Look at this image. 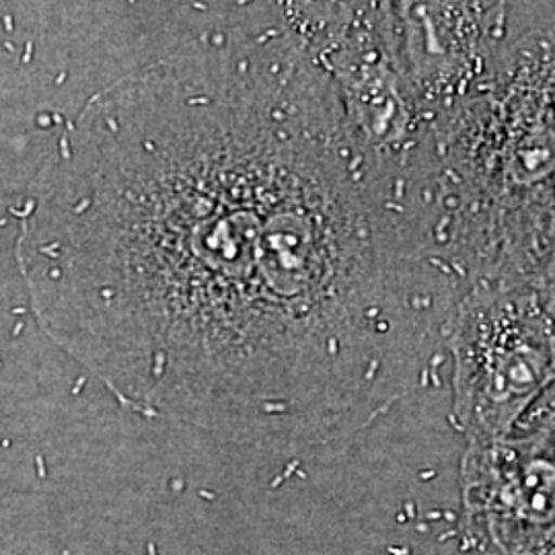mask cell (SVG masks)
<instances>
[{
	"label": "cell",
	"mask_w": 555,
	"mask_h": 555,
	"mask_svg": "<svg viewBox=\"0 0 555 555\" xmlns=\"http://www.w3.org/2000/svg\"><path fill=\"white\" fill-rule=\"evenodd\" d=\"M284 20L204 34L89 101L20 258L43 330L121 405L325 442L426 380L463 288Z\"/></svg>",
	"instance_id": "6da1fadb"
},
{
	"label": "cell",
	"mask_w": 555,
	"mask_h": 555,
	"mask_svg": "<svg viewBox=\"0 0 555 555\" xmlns=\"http://www.w3.org/2000/svg\"><path fill=\"white\" fill-rule=\"evenodd\" d=\"M405 212L463 291L535 280L555 245V25L511 34L490 79L430 119Z\"/></svg>",
	"instance_id": "7a4b0ae2"
},
{
	"label": "cell",
	"mask_w": 555,
	"mask_h": 555,
	"mask_svg": "<svg viewBox=\"0 0 555 555\" xmlns=\"http://www.w3.org/2000/svg\"><path fill=\"white\" fill-rule=\"evenodd\" d=\"M453 422L469 442L515 435L555 383V321L531 282H477L444 332Z\"/></svg>",
	"instance_id": "3957f363"
},
{
	"label": "cell",
	"mask_w": 555,
	"mask_h": 555,
	"mask_svg": "<svg viewBox=\"0 0 555 555\" xmlns=\"http://www.w3.org/2000/svg\"><path fill=\"white\" fill-rule=\"evenodd\" d=\"M375 11L399 73L430 118L490 79L511 38L506 2H375Z\"/></svg>",
	"instance_id": "277c9868"
},
{
	"label": "cell",
	"mask_w": 555,
	"mask_h": 555,
	"mask_svg": "<svg viewBox=\"0 0 555 555\" xmlns=\"http://www.w3.org/2000/svg\"><path fill=\"white\" fill-rule=\"evenodd\" d=\"M463 535L481 555H555V453L537 433L469 442Z\"/></svg>",
	"instance_id": "5b68a950"
},
{
	"label": "cell",
	"mask_w": 555,
	"mask_h": 555,
	"mask_svg": "<svg viewBox=\"0 0 555 555\" xmlns=\"http://www.w3.org/2000/svg\"><path fill=\"white\" fill-rule=\"evenodd\" d=\"M516 430L537 433L550 442L555 453V383L545 391V396L537 401L531 412L522 417Z\"/></svg>",
	"instance_id": "8992f818"
},
{
	"label": "cell",
	"mask_w": 555,
	"mask_h": 555,
	"mask_svg": "<svg viewBox=\"0 0 555 555\" xmlns=\"http://www.w3.org/2000/svg\"><path fill=\"white\" fill-rule=\"evenodd\" d=\"M531 284H535V288L539 291V295H541L543 305L547 307L550 315H552V319L555 321V245L554 249H552V254L547 256L545 263L541 266L539 274H537L535 280H533Z\"/></svg>",
	"instance_id": "52a82bcc"
},
{
	"label": "cell",
	"mask_w": 555,
	"mask_h": 555,
	"mask_svg": "<svg viewBox=\"0 0 555 555\" xmlns=\"http://www.w3.org/2000/svg\"><path fill=\"white\" fill-rule=\"evenodd\" d=\"M199 496L202 498H206V500H215V494H210V492H206V490H202V492H199Z\"/></svg>",
	"instance_id": "ba28073f"
},
{
	"label": "cell",
	"mask_w": 555,
	"mask_h": 555,
	"mask_svg": "<svg viewBox=\"0 0 555 555\" xmlns=\"http://www.w3.org/2000/svg\"><path fill=\"white\" fill-rule=\"evenodd\" d=\"M149 555H157V547H155V543H149Z\"/></svg>",
	"instance_id": "9c48e42d"
},
{
	"label": "cell",
	"mask_w": 555,
	"mask_h": 555,
	"mask_svg": "<svg viewBox=\"0 0 555 555\" xmlns=\"http://www.w3.org/2000/svg\"><path fill=\"white\" fill-rule=\"evenodd\" d=\"M282 479H284V477H276V479H274V483H272V488H278V486L282 483Z\"/></svg>",
	"instance_id": "30bf717a"
}]
</instances>
